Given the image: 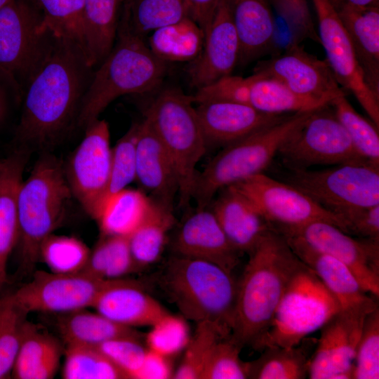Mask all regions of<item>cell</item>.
<instances>
[{
	"instance_id": "44",
	"label": "cell",
	"mask_w": 379,
	"mask_h": 379,
	"mask_svg": "<svg viewBox=\"0 0 379 379\" xmlns=\"http://www.w3.org/2000/svg\"><path fill=\"white\" fill-rule=\"evenodd\" d=\"M36 1L43 12L46 24L55 35L74 40L85 52L83 27L84 0Z\"/></svg>"
},
{
	"instance_id": "19",
	"label": "cell",
	"mask_w": 379,
	"mask_h": 379,
	"mask_svg": "<svg viewBox=\"0 0 379 379\" xmlns=\"http://www.w3.org/2000/svg\"><path fill=\"white\" fill-rule=\"evenodd\" d=\"M365 318L340 311L321 328L310 363V379H353L356 350Z\"/></svg>"
},
{
	"instance_id": "31",
	"label": "cell",
	"mask_w": 379,
	"mask_h": 379,
	"mask_svg": "<svg viewBox=\"0 0 379 379\" xmlns=\"http://www.w3.org/2000/svg\"><path fill=\"white\" fill-rule=\"evenodd\" d=\"M121 4V0H84L85 52L93 67L105 60L114 45Z\"/></svg>"
},
{
	"instance_id": "11",
	"label": "cell",
	"mask_w": 379,
	"mask_h": 379,
	"mask_svg": "<svg viewBox=\"0 0 379 379\" xmlns=\"http://www.w3.org/2000/svg\"><path fill=\"white\" fill-rule=\"evenodd\" d=\"M328 105L314 111L279 147L277 155L288 168L366 162Z\"/></svg>"
},
{
	"instance_id": "9",
	"label": "cell",
	"mask_w": 379,
	"mask_h": 379,
	"mask_svg": "<svg viewBox=\"0 0 379 379\" xmlns=\"http://www.w3.org/2000/svg\"><path fill=\"white\" fill-rule=\"evenodd\" d=\"M56 37L36 0H11L0 9V69L24 91L51 54Z\"/></svg>"
},
{
	"instance_id": "57",
	"label": "cell",
	"mask_w": 379,
	"mask_h": 379,
	"mask_svg": "<svg viewBox=\"0 0 379 379\" xmlns=\"http://www.w3.org/2000/svg\"><path fill=\"white\" fill-rule=\"evenodd\" d=\"M0 165H1V161H0Z\"/></svg>"
},
{
	"instance_id": "46",
	"label": "cell",
	"mask_w": 379,
	"mask_h": 379,
	"mask_svg": "<svg viewBox=\"0 0 379 379\" xmlns=\"http://www.w3.org/2000/svg\"><path fill=\"white\" fill-rule=\"evenodd\" d=\"M150 327L146 335L147 349L169 358L185 350L190 339L184 317L167 313Z\"/></svg>"
},
{
	"instance_id": "42",
	"label": "cell",
	"mask_w": 379,
	"mask_h": 379,
	"mask_svg": "<svg viewBox=\"0 0 379 379\" xmlns=\"http://www.w3.org/2000/svg\"><path fill=\"white\" fill-rule=\"evenodd\" d=\"M90 253L87 246L77 238L51 234L41 244L39 259L51 272L71 274L84 270Z\"/></svg>"
},
{
	"instance_id": "27",
	"label": "cell",
	"mask_w": 379,
	"mask_h": 379,
	"mask_svg": "<svg viewBox=\"0 0 379 379\" xmlns=\"http://www.w3.org/2000/svg\"><path fill=\"white\" fill-rule=\"evenodd\" d=\"M350 38L365 83L379 98V4L336 11Z\"/></svg>"
},
{
	"instance_id": "14",
	"label": "cell",
	"mask_w": 379,
	"mask_h": 379,
	"mask_svg": "<svg viewBox=\"0 0 379 379\" xmlns=\"http://www.w3.org/2000/svg\"><path fill=\"white\" fill-rule=\"evenodd\" d=\"M84 129V137L64 166V171L73 196L94 219L109 180L110 133L104 119H98Z\"/></svg>"
},
{
	"instance_id": "21",
	"label": "cell",
	"mask_w": 379,
	"mask_h": 379,
	"mask_svg": "<svg viewBox=\"0 0 379 379\" xmlns=\"http://www.w3.org/2000/svg\"><path fill=\"white\" fill-rule=\"evenodd\" d=\"M283 236L294 253L314 271L334 296L340 311L366 317L378 307L375 300L362 288L345 265L312 248L299 238Z\"/></svg>"
},
{
	"instance_id": "48",
	"label": "cell",
	"mask_w": 379,
	"mask_h": 379,
	"mask_svg": "<svg viewBox=\"0 0 379 379\" xmlns=\"http://www.w3.org/2000/svg\"><path fill=\"white\" fill-rule=\"evenodd\" d=\"M241 348L231 336L220 339L212 352L202 379L249 378L250 362L240 359Z\"/></svg>"
},
{
	"instance_id": "29",
	"label": "cell",
	"mask_w": 379,
	"mask_h": 379,
	"mask_svg": "<svg viewBox=\"0 0 379 379\" xmlns=\"http://www.w3.org/2000/svg\"><path fill=\"white\" fill-rule=\"evenodd\" d=\"M26 155L14 154L0 165V291L7 280V263L18 239L17 197Z\"/></svg>"
},
{
	"instance_id": "2",
	"label": "cell",
	"mask_w": 379,
	"mask_h": 379,
	"mask_svg": "<svg viewBox=\"0 0 379 379\" xmlns=\"http://www.w3.org/2000/svg\"><path fill=\"white\" fill-rule=\"evenodd\" d=\"M239 281L231 337L241 347H256L269 328L293 276L302 262L283 235L270 230L248 253Z\"/></svg>"
},
{
	"instance_id": "26",
	"label": "cell",
	"mask_w": 379,
	"mask_h": 379,
	"mask_svg": "<svg viewBox=\"0 0 379 379\" xmlns=\"http://www.w3.org/2000/svg\"><path fill=\"white\" fill-rule=\"evenodd\" d=\"M213 203L212 211L231 245L239 253H251L271 230L252 203L229 186Z\"/></svg>"
},
{
	"instance_id": "33",
	"label": "cell",
	"mask_w": 379,
	"mask_h": 379,
	"mask_svg": "<svg viewBox=\"0 0 379 379\" xmlns=\"http://www.w3.org/2000/svg\"><path fill=\"white\" fill-rule=\"evenodd\" d=\"M152 204L140 190L125 188L108 197L94 220L102 235L129 237L142 222Z\"/></svg>"
},
{
	"instance_id": "23",
	"label": "cell",
	"mask_w": 379,
	"mask_h": 379,
	"mask_svg": "<svg viewBox=\"0 0 379 379\" xmlns=\"http://www.w3.org/2000/svg\"><path fill=\"white\" fill-rule=\"evenodd\" d=\"M136 178L142 191L152 200L173 208L178 194L174 164L149 121L138 123L136 141Z\"/></svg>"
},
{
	"instance_id": "1",
	"label": "cell",
	"mask_w": 379,
	"mask_h": 379,
	"mask_svg": "<svg viewBox=\"0 0 379 379\" xmlns=\"http://www.w3.org/2000/svg\"><path fill=\"white\" fill-rule=\"evenodd\" d=\"M93 68L78 43L57 36L51 54L23 91L17 140L25 145L46 147L77 125Z\"/></svg>"
},
{
	"instance_id": "20",
	"label": "cell",
	"mask_w": 379,
	"mask_h": 379,
	"mask_svg": "<svg viewBox=\"0 0 379 379\" xmlns=\"http://www.w3.org/2000/svg\"><path fill=\"white\" fill-rule=\"evenodd\" d=\"M240 41L227 0H221L205 32L202 51L187 69L197 89L232 74L239 64Z\"/></svg>"
},
{
	"instance_id": "25",
	"label": "cell",
	"mask_w": 379,
	"mask_h": 379,
	"mask_svg": "<svg viewBox=\"0 0 379 379\" xmlns=\"http://www.w3.org/2000/svg\"><path fill=\"white\" fill-rule=\"evenodd\" d=\"M93 307L97 312L124 326L153 325L168 311L138 284L111 279Z\"/></svg>"
},
{
	"instance_id": "35",
	"label": "cell",
	"mask_w": 379,
	"mask_h": 379,
	"mask_svg": "<svg viewBox=\"0 0 379 379\" xmlns=\"http://www.w3.org/2000/svg\"><path fill=\"white\" fill-rule=\"evenodd\" d=\"M317 340L305 338L293 347L270 346L250 362L249 378L304 379L308 376L312 351Z\"/></svg>"
},
{
	"instance_id": "45",
	"label": "cell",
	"mask_w": 379,
	"mask_h": 379,
	"mask_svg": "<svg viewBox=\"0 0 379 379\" xmlns=\"http://www.w3.org/2000/svg\"><path fill=\"white\" fill-rule=\"evenodd\" d=\"M138 131V123H135L112 148L109 180L102 204L135 180Z\"/></svg>"
},
{
	"instance_id": "51",
	"label": "cell",
	"mask_w": 379,
	"mask_h": 379,
	"mask_svg": "<svg viewBox=\"0 0 379 379\" xmlns=\"http://www.w3.org/2000/svg\"><path fill=\"white\" fill-rule=\"evenodd\" d=\"M170 358L147 349L136 379L173 378Z\"/></svg>"
},
{
	"instance_id": "41",
	"label": "cell",
	"mask_w": 379,
	"mask_h": 379,
	"mask_svg": "<svg viewBox=\"0 0 379 379\" xmlns=\"http://www.w3.org/2000/svg\"><path fill=\"white\" fill-rule=\"evenodd\" d=\"M231 336L220 325L212 321L197 323L194 335L185 348L184 356L173 373L175 379H202L203 373L217 343Z\"/></svg>"
},
{
	"instance_id": "50",
	"label": "cell",
	"mask_w": 379,
	"mask_h": 379,
	"mask_svg": "<svg viewBox=\"0 0 379 379\" xmlns=\"http://www.w3.org/2000/svg\"><path fill=\"white\" fill-rule=\"evenodd\" d=\"M343 218L349 234L379 240V204L354 210Z\"/></svg>"
},
{
	"instance_id": "37",
	"label": "cell",
	"mask_w": 379,
	"mask_h": 379,
	"mask_svg": "<svg viewBox=\"0 0 379 379\" xmlns=\"http://www.w3.org/2000/svg\"><path fill=\"white\" fill-rule=\"evenodd\" d=\"M174 222L172 208L152 199L146 216L128 237L131 251L138 269L148 266L159 259L167 234Z\"/></svg>"
},
{
	"instance_id": "30",
	"label": "cell",
	"mask_w": 379,
	"mask_h": 379,
	"mask_svg": "<svg viewBox=\"0 0 379 379\" xmlns=\"http://www.w3.org/2000/svg\"><path fill=\"white\" fill-rule=\"evenodd\" d=\"M61 347L58 340L26 321L13 366L18 379H49L59 365Z\"/></svg>"
},
{
	"instance_id": "54",
	"label": "cell",
	"mask_w": 379,
	"mask_h": 379,
	"mask_svg": "<svg viewBox=\"0 0 379 379\" xmlns=\"http://www.w3.org/2000/svg\"><path fill=\"white\" fill-rule=\"evenodd\" d=\"M10 92L20 97L23 95V91L18 83L0 69V124L4 120L8 111Z\"/></svg>"
},
{
	"instance_id": "10",
	"label": "cell",
	"mask_w": 379,
	"mask_h": 379,
	"mask_svg": "<svg viewBox=\"0 0 379 379\" xmlns=\"http://www.w3.org/2000/svg\"><path fill=\"white\" fill-rule=\"evenodd\" d=\"M285 178L284 182L343 218L354 210L379 204V166L367 162L320 170L288 168Z\"/></svg>"
},
{
	"instance_id": "55",
	"label": "cell",
	"mask_w": 379,
	"mask_h": 379,
	"mask_svg": "<svg viewBox=\"0 0 379 379\" xmlns=\"http://www.w3.org/2000/svg\"><path fill=\"white\" fill-rule=\"evenodd\" d=\"M335 11L345 6L366 7L379 4V0H328Z\"/></svg>"
},
{
	"instance_id": "3",
	"label": "cell",
	"mask_w": 379,
	"mask_h": 379,
	"mask_svg": "<svg viewBox=\"0 0 379 379\" xmlns=\"http://www.w3.org/2000/svg\"><path fill=\"white\" fill-rule=\"evenodd\" d=\"M116 43L93 72L84 96L77 126L85 128L114 100L124 95L155 91L167 72V63L156 57L145 39L119 21Z\"/></svg>"
},
{
	"instance_id": "5",
	"label": "cell",
	"mask_w": 379,
	"mask_h": 379,
	"mask_svg": "<svg viewBox=\"0 0 379 379\" xmlns=\"http://www.w3.org/2000/svg\"><path fill=\"white\" fill-rule=\"evenodd\" d=\"M73 196L64 166L52 155L36 162L17 197L18 239L22 265L32 268L39 260L44 240L60 225Z\"/></svg>"
},
{
	"instance_id": "17",
	"label": "cell",
	"mask_w": 379,
	"mask_h": 379,
	"mask_svg": "<svg viewBox=\"0 0 379 379\" xmlns=\"http://www.w3.org/2000/svg\"><path fill=\"white\" fill-rule=\"evenodd\" d=\"M254 72L277 79L295 94L330 103L346 95L326 60L307 53L299 44L259 62Z\"/></svg>"
},
{
	"instance_id": "53",
	"label": "cell",
	"mask_w": 379,
	"mask_h": 379,
	"mask_svg": "<svg viewBox=\"0 0 379 379\" xmlns=\"http://www.w3.org/2000/svg\"><path fill=\"white\" fill-rule=\"evenodd\" d=\"M187 1L190 8L191 18L205 32L221 0Z\"/></svg>"
},
{
	"instance_id": "36",
	"label": "cell",
	"mask_w": 379,
	"mask_h": 379,
	"mask_svg": "<svg viewBox=\"0 0 379 379\" xmlns=\"http://www.w3.org/2000/svg\"><path fill=\"white\" fill-rule=\"evenodd\" d=\"M122 4L119 20L143 39L159 28L191 18L187 0H126Z\"/></svg>"
},
{
	"instance_id": "8",
	"label": "cell",
	"mask_w": 379,
	"mask_h": 379,
	"mask_svg": "<svg viewBox=\"0 0 379 379\" xmlns=\"http://www.w3.org/2000/svg\"><path fill=\"white\" fill-rule=\"evenodd\" d=\"M340 311L334 296L302 262L289 281L269 328L255 349L297 345Z\"/></svg>"
},
{
	"instance_id": "13",
	"label": "cell",
	"mask_w": 379,
	"mask_h": 379,
	"mask_svg": "<svg viewBox=\"0 0 379 379\" xmlns=\"http://www.w3.org/2000/svg\"><path fill=\"white\" fill-rule=\"evenodd\" d=\"M282 235L299 238L345 265L362 288L379 297V240L355 239L335 225L317 220L296 227H274Z\"/></svg>"
},
{
	"instance_id": "52",
	"label": "cell",
	"mask_w": 379,
	"mask_h": 379,
	"mask_svg": "<svg viewBox=\"0 0 379 379\" xmlns=\"http://www.w3.org/2000/svg\"><path fill=\"white\" fill-rule=\"evenodd\" d=\"M279 15L307 26H313L306 0H270Z\"/></svg>"
},
{
	"instance_id": "38",
	"label": "cell",
	"mask_w": 379,
	"mask_h": 379,
	"mask_svg": "<svg viewBox=\"0 0 379 379\" xmlns=\"http://www.w3.org/2000/svg\"><path fill=\"white\" fill-rule=\"evenodd\" d=\"M138 270L128 237L102 235L81 271L101 279H117Z\"/></svg>"
},
{
	"instance_id": "43",
	"label": "cell",
	"mask_w": 379,
	"mask_h": 379,
	"mask_svg": "<svg viewBox=\"0 0 379 379\" xmlns=\"http://www.w3.org/2000/svg\"><path fill=\"white\" fill-rule=\"evenodd\" d=\"M27 314L11 295L0 299V378L13 369Z\"/></svg>"
},
{
	"instance_id": "28",
	"label": "cell",
	"mask_w": 379,
	"mask_h": 379,
	"mask_svg": "<svg viewBox=\"0 0 379 379\" xmlns=\"http://www.w3.org/2000/svg\"><path fill=\"white\" fill-rule=\"evenodd\" d=\"M240 41L239 64L270 52L274 14L270 0H227Z\"/></svg>"
},
{
	"instance_id": "49",
	"label": "cell",
	"mask_w": 379,
	"mask_h": 379,
	"mask_svg": "<svg viewBox=\"0 0 379 379\" xmlns=\"http://www.w3.org/2000/svg\"><path fill=\"white\" fill-rule=\"evenodd\" d=\"M139 340L120 338L108 340L96 347L122 370L128 378L136 379L147 350Z\"/></svg>"
},
{
	"instance_id": "15",
	"label": "cell",
	"mask_w": 379,
	"mask_h": 379,
	"mask_svg": "<svg viewBox=\"0 0 379 379\" xmlns=\"http://www.w3.org/2000/svg\"><path fill=\"white\" fill-rule=\"evenodd\" d=\"M111 279L83 272L58 274L37 271L32 279L11 294L26 312L67 313L93 306Z\"/></svg>"
},
{
	"instance_id": "24",
	"label": "cell",
	"mask_w": 379,
	"mask_h": 379,
	"mask_svg": "<svg viewBox=\"0 0 379 379\" xmlns=\"http://www.w3.org/2000/svg\"><path fill=\"white\" fill-rule=\"evenodd\" d=\"M173 247L179 255L214 263L232 273L239 252L231 245L211 209L198 208L181 225Z\"/></svg>"
},
{
	"instance_id": "39",
	"label": "cell",
	"mask_w": 379,
	"mask_h": 379,
	"mask_svg": "<svg viewBox=\"0 0 379 379\" xmlns=\"http://www.w3.org/2000/svg\"><path fill=\"white\" fill-rule=\"evenodd\" d=\"M329 105L359 155L366 162L379 166L378 128L355 110L346 95L335 98Z\"/></svg>"
},
{
	"instance_id": "40",
	"label": "cell",
	"mask_w": 379,
	"mask_h": 379,
	"mask_svg": "<svg viewBox=\"0 0 379 379\" xmlns=\"http://www.w3.org/2000/svg\"><path fill=\"white\" fill-rule=\"evenodd\" d=\"M65 379H125V373L95 346L67 345Z\"/></svg>"
},
{
	"instance_id": "7",
	"label": "cell",
	"mask_w": 379,
	"mask_h": 379,
	"mask_svg": "<svg viewBox=\"0 0 379 379\" xmlns=\"http://www.w3.org/2000/svg\"><path fill=\"white\" fill-rule=\"evenodd\" d=\"M194 103L193 96L168 88L157 95L145 114L174 164L182 208L192 199L197 165L207 149Z\"/></svg>"
},
{
	"instance_id": "4",
	"label": "cell",
	"mask_w": 379,
	"mask_h": 379,
	"mask_svg": "<svg viewBox=\"0 0 379 379\" xmlns=\"http://www.w3.org/2000/svg\"><path fill=\"white\" fill-rule=\"evenodd\" d=\"M162 282L185 319L215 322L232 335L237 291L232 273L214 263L178 255L168 261Z\"/></svg>"
},
{
	"instance_id": "6",
	"label": "cell",
	"mask_w": 379,
	"mask_h": 379,
	"mask_svg": "<svg viewBox=\"0 0 379 379\" xmlns=\"http://www.w3.org/2000/svg\"><path fill=\"white\" fill-rule=\"evenodd\" d=\"M313 112L292 114L224 147L197 174L192 199L197 208L208 207L221 190L263 173L284 142Z\"/></svg>"
},
{
	"instance_id": "32",
	"label": "cell",
	"mask_w": 379,
	"mask_h": 379,
	"mask_svg": "<svg viewBox=\"0 0 379 379\" xmlns=\"http://www.w3.org/2000/svg\"><path fill=\"white\" fill-rule=\"evenodd\" d=\"M60 333L67 345L98 346L120 338L140 339L133 328L119 324L101 314L84 309L63 313L58 319Z\"/></svg>"
},
{
	"instance_id": "47",
	"label": "cell",
	"mask_w": 379,
	"mask_h": 379,
	"mask_svg": "<svg viewBox=\"0 0 379 379\" xmlns=\"http://www.w3.org/2000/svg\"><path fill=\"white\" fill-rule=\"evenodd\" d=\"M354 379L379 378V309L365 318L357 347Z\"/></svg>"
},
{
	"instance_id": "18",
	"label": "cell",
	"mask_w": 379,
	"mask_h": 379,
	"mask_svg": "<svg viewBox=\"0 0 379 379\" xmlns=\"http://www.w3.org/2000/svg\"><path fill=\"white\" fill-rule=\"evenodd\" d=\"M213 93L219 100L246 104L270 114L310 112L329 105L298 95L277 79L255 72L246 78L225 77L215 82Z\"/></svg>"
},
{
	"instance_id": "16",
	"label": "cell",
	"mask_w": 379,
	"mask_h": 379,
	"mask_svg": "<svg viewBox=\"0 0 379 379\" xmlns=\"http://www.w3.org/2000/svg\"><path fill=\"white\" fill-rule=\"evenodd\" d=\"M316 11L319 42L340 87L351 93L379 128V98L368 87L356 60L348 34L328 0H311Z\"/></svg>"
},
{
	"instance_id": "12",
	"label": "cell",
	"mask_w": 379,
	"mask_h": 379,
	"mask_svg": "<svg viewBox=\"0 0 379 379\" xmlns=\"http://www.w3.org/2000/svg\"><path fill=\"white\" fill-rule=\"evenodd\" d=\"M230 186L245 196L272 227H296L323 220L349 234L342 217L323 208L294 186L264 173Z\"/></svg>"
},
{
	"instance_id": "56",
	"label": "cell",
	"mask_w": 379,
	"mask_h": 379,
	"mask_svg": "<svg viewBox=\"0 0 379 379\" xmlns=\"http://www.w3.org/2000/svg\"><path fill=\"white\" fill-rule=\"evenodd\" d=\"M11 0H0V9L7 4Z\"/></svg>"
},
{
	"instance_id": "22",
	"label": "cell",
	"mask_w": 379,
	"mask_h": 379,
	"mask_svg": "<svg viewBox=\"0 0 379 379\" xmlns=\"http://www.w3.org/2000/svg\"><path fill=\"white\" fill-rule=\"evenodd\" d=\"M195 107L206 145L225 147L279 122L288 114H270L239 102L210 100Z\"/></svg>"
},
{
	"instance_id": "34",
	"label": "cell",
	"mask_w": 379,
	"mask_h": 379,
	"mask_svg": "<svg viewBox=\"0 0 379 379\" xmlns=\"http://www.w3.org/2000/svg\"><path fill=\"white\" fill-rule=\"evenodd\" d=\"M205 32L192 18L159 28L147 44L153 54L168 62H192L200 55Z\"/></svg>"
}]
</instances>
